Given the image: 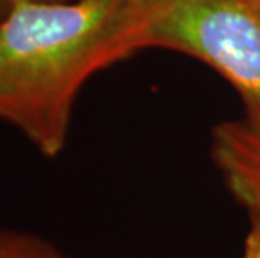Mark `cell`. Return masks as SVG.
Instances as JSON below:
<instances>
[{"mask_svg": "<svg viewBox=\"0 0 260 258\" xmlns=\"http://www.w3.org/2000/svg\"><path fill=\"white\" fill-rule=\"evenodd\" d=\"M210 155L232 198L260 219V129L245 119L223 121L212 131Z\"/></svg>", "mask_w": 260, "mask_h": 258, "instance_id": "3", "label": "cell"}, {"mask_svg": "<svg viewBox=\"0 0 260 258\" xmlns=\"http://www.w3.org/2000/svg\"><path fill=\"white\" fill-rule=\"evenodd\" d=\"M146 47L202 60L239 94L260 129V0H145Z\"/></svg>", "mask_w": 260, "mask_h": 258, "instance_id": "2", "label": "cell"}, {"mask_svg": "<svg viewBox=\"0 0 260 258\" xmlns=\"http://www.w3.org/2000/svg\"><path fill=\"white\" fill-rule=\"evenodd\" d=\"M143 49L145 0L10 5L0 20V119L41 155L56 158L68 141L82 86Z\"/></svg>", "mask_w": 260, "mask_h": 258, "instance_id": "1", "label": "cell"}, {"mask_svg": "<svg viewBox=\"0 0 260 258\" xmlns=\"http://www.w3.org/2000/svg\"><path fill=\"white\" fill-rule=\"evenodd\" d=\"M17 2H52V0H0V9L7 10L10 5H14Z\"/></svg>", "mask_w": 260, "mask_h": 258, "instance_id": "6", "label": "cell"}, {"mask_svg": "<svg viewBox=\"0 0 260 258\" xmlns=\"http://www.w3.org/2000/svg\"><path fill=\"white\" fill-rule=\"evenodd\" d=\"M0 258H69L52 241L36 233L0 228Z\"/></svg>", "mask_w": 260, "mask_h": 258, "instance_id": "4", "label": "cell"}, {"mask_svg": "<svg viewBox=\"0 0 260 258\" xmlns=\"http://www.w3.org/2000/svg\"><path fill=\"white\" fill-rule=\"evenodd\" d=\"M243 258H260V219H250V228L243 240Z\"/></svg>", "mask_w": 260, "mask_h": 258, "instance_id": "5", "label": "cell"}]
</instances>
